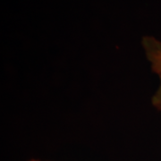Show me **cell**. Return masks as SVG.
<instances>
[{
    "instance_id": "6da1fadb",
    "label": "cell",
    "mask_w": 161,
    "mask_h": 161,
    "mask_svg": "<svg viewBox=\"0 0 161 161\" xmlns=\"http://www.w3.org/2000/svg\"><path fill=\"white\" fill-rule=\"evenodd\" d=\"M142 43L150 67L159 77L161 82V41L154 37L145 36Z\"/></svg>"
},
{
    "instance_id": "7a4b0ae2",
    "label": "cell",
    "mask_w": 161,
    "mask_h": 161,
    "mask_svg": "<svg viewBox=\"0 0 161 161\" xmlns=\"http://www.w3.org/2000/svg\"><path fill=\"white\" fill-rule=\"evenodd\" d=\"M29 161H42V160H38V159H31V160H29Z\"/></svg>"
}]
</instances>
